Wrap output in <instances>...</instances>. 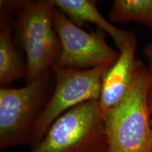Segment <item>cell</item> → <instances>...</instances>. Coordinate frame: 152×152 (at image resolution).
Here are the masks:
<instances>
[{
  "mask_svg": "<svg viewBox=\"0 0 152 152\" xmlns=\"http://www.w3.org/2000/svg\"><path fill=\"white\" fill-rule=\"evenodd\" d=\"M14 15L16 42L26 56V84L52 69L61 53L53 26L56 7L52 0L8 1Z\"/></svg>",
  "mask_w": 152,
  "mask_h": 152,
  "instance_id": "6da1fadb",
  "label": "cell"
},
{
  "mask_svg": "<svg viewBox=\"0 0 152 152\" xmlns=\"http://www.w3.org/2000/svg\"><path fill=\"white\" fill-rule=\"evenodd\" d=\"M150 86L147 66L140 61L128 92L103 113L107 152H151Z\"/></svg>",
  "mask_w": 152,
  "mask_h": 152,
  "instance_id": "7a4b0ae2",
  "label": "cell"
},
{
  "mask_svg": "<svg viewBox=\"0 0 152 152\" xmlns=\"http://www.w3.org/2000/svg\"><path fill=\"white\" fill-rule=\"evenodd\" d=\"M52 70L20 88H0V149L31 144L34 125L52 94Z\"/></svg>",
  "mask_w": 152,
  "mask_h": 152,
  "instance_id": "3957f363",
  "label": "cell"
},
{
  "mask_svg": "<svg viewBox=\"0 0 152 152\" xmlns=\"http://www.w3.org/2000/svg\"><path fill=\"white\" fill-rule=\"evenodd\" d=\"M98 101L77 105L58 117L29 152H107Z\"/></svg>",
  "mask_w": 152,
  "mask_h": 152,
  "instance_id": "277c9868",
  "label": "cell"
},
{
  "mask_svg": "<svg viewBox=\"0 0 152 152\" xmlns=\"http://www.w3.org/2000/svg\"><path fill=\"white\" fill-rule=\"evenodd\" d=\"M110 67L77 70L53 65L54 90L34 125L30 147L40 141L52 123L68 110L85 102L98 101L103 77Z\"/></svg>",
  "mask_w": 152,
  "mask_h": 152,
  "instance_id": "5b68a950",
  "label": "cell"
},
{
  "mask_svg": "<svg viewBox=\"0 0 152 152\" xmlns=\"http://www.w3.org/2000/svg\"><path fill=\"white\" fill-rule=\"evenodd\" d=\"M53 26L61 45V53L55 65L77 70L111 66L118 59L120 52L106 41V33L99 28L90 33L74 24L56 8Z\"/></svg>",
  "mask_w": 152,
  "mask_h": 152,
  "instance_id": "8992f818",
  "label": "cell"
},
{
  "mask_svg": "<svg viewBox=\"0 0 152 152\" xmlns=\"http://www.w3.org/2000/svg\"><path fill=\"white\" fill-rule=\"evenodd\" d=\"M137 38L134 33L120 49V56L102 80L98 102L103 113L115 106L132 86L140 61L135 58Z\"/></svg>",
  "mask_w": 152,
  "mask_h": 152,
  "instance_id": "52a82bcc",
  "label": "cell"
},
{
  "mask_svg": "<svg viewBox=\"0 0 152 152\" xmlns=\"http://www.w3.org/2000/svg\"><path fill=\"white\" fill-rule=\"evenodd\" d=\"M14 15L7 0L0 1V85L8 87L14 82L26 79V65L12 38Z\"/></svg>",
  "mask_w": 152,
  "mask_h": 152,
  "instance_id": "ba28073f",
  "label": "cell"
},
{
  "mask_svg": "<svg viewBox=\"0 0 152 152\" xmlns=\"http://www.w3.org/2000/svg\"><path fill=\"white\" fill-rule=\"evenodd\" d=\"M56 8L65 14L68 18L81 28L86 22L98 26L107 33L119 49L122 48L132 32L119 29L104 18L96 8V1L93 0H52Z\"/></svg>",
  "mask_w": 152,
  "mask_h": 152,
  "instance_id": "9c48e42d",
  "label": "cell"
},
{
  "mask_svg": "<svg viewBox=\"0 0 152 152\" xmlns=\"http://www.w3.org/2000/svg\"><path fill=\"white\" fill-rule=\"evenodd\" d=\"M109 20L113 23L136 22L152 26V0H115Z\"/></svg>",
  "mask_w": 152,
  "mask_h": 152,
  "instance_id": "30bf717a",
  "label": "cell"
},
{
  "mask_svg": "<svg viewBox=\"0 0 152 152\" xmlns=\"http://www.w3.org/2000/svg\"><path fill=\"white\" fill-rule=\"evenodd\" d=\"M143 55L147 61V70L151 85H152V42L147 43L143 48Z\"/></svg>",
  "mask_w": 152,
  "mask_h": 152,
  "instance_id": "8fae6325",
  "label": "cell"
},
{
  "mask_svg": "<svg viewBox=\"0 0 152 152\" xmlns=\"http://www.w3.org/2000/svg\"><path fill=\"white\" fill-rule=\"evenodd\" d=\"M148 106L151 115V152H152V85L149 87V92H148Z\"/></svg>",
  "mask_w": 152,
  "mask_h": 152,
  "instance_id": "7c38bea8",
  "label": "cell"
}]
</instances>
